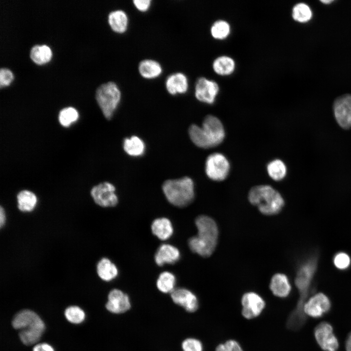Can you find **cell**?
Wrapping results in <instances>:
<instances>
[{
    "label": "cell",
    "mask_w": 351,
    "mask_h": 351,
    "mask_svg": "<svg viewBox=\"0 0 351 351\" xmlns=\"http://www.w3.org/2000/svg\"><path fill=\"white\" fill-rule=\"evenodd\" d=\"M315 258H311L302 264L298 269L295 278V285L299 293L296 308L287 320V327L293 331L302 328L306 321L304 306L307 301L312 280L316 269Z\"/></svg>",
    "instance_id": "6da1fadb"
},
{
    "label": "cell",
    "mask_w": 351,
    "mask_h": 351,
    "mask_svg": "<svg viewBox=\"0 0 351 351\" xmlns=\"http://www.w3.org/2000/svg\"><path fill=\"white\" fill-rule=\"evenodd\" d=\"M196 235L188 240L190 250L199 255L207 257L214 252L218 238V229L215 221L205 215L198 216L195 220Z\"/></svg>",
    "instance_id": "7a4b0ae2"
},
{
    "label": "cell",
    "mask_w": 351,
    "mask_h": 351,
    "mask_svg": "<svg viewBox=\"0 0 351 351\" xmlns=\"http://www.w3.org/2000/svg\"><path fill=\"white\" fill-rule=\"evenodd\" d=\"M188 132L192 142L197 147L205 149L217 146L225 137V131L221 122L212 115L205 117L201 127L191 125Z\"/></svg>",
    "instance_id": "3957f363"
},
{
    "label": "cell",
    "mask_w": 351,
    "mask_h": 351,
    "mask_svg": "<svg viewBox=\"0 0 351 351\" xmlns=\"http://www.w3.org/2000/svg\"><path fill=\"white\" fill-rule=\"evenodd\" d=\"M12 326L20 331L19 337L26 345L37 343L45 329L43 322L33 311L23 310L17 313L12 320Z\"/></svg>",
    "instance_id": "277c9868"
},
{
    "label": "cell",
    "mask_w": 351,
    "mask_h": 351,
    "mask_svg": "<svg viewBox=\"0 0 351 351\" xmlns=\"http://www.w3.org/2000/svg\"><path fill=\"white\" fill-rule=\"evenodd\" d=\"M250 202L257 207L265 215H272L278 214L284 206V200L280 194L269 185H258L249 191Z\"/></svg>",
    "instance_id": "5b68a950"
},
{
    "label": "cell",
    "mask_w": 351,
    "mask_h": 351,
    "mask_svg": "<svg viewBox=\"0 0 351 351\" xmlns=\"http://www.w3.org/2000/svg\"><path fill=\"white\" fill-rule=\"evenodd\" d=\"M162 190L168 201L176 207H186L195 198L194 182L187 176L165 181Z\"/></svg>",
    "instance_id": "8992f818"
},
{
    "label": "cell",
    "mask_w": 351,
    "mask_h": 351,
    "mask_svg": "<svg viewBox=\"0 0 351 351\" xmlns=\"http://www.w3.org/2000/svg\"><path fill=\"white\" fill-rule=\"evenodd\" d=\"M121 92L117 85L109 81L99 86L96 92V99L104 115L110 119L121 99Z\"/></svg>",
    "instance_id": "52a82bcc"
},
{
    "label": "cell",
    "mask_w": 351,
    "mask_h": 351,
    "mask_svg": "<svg viewBox=\"0 0 351 351\" xmlns=\"http://www.w3.org/2000/svg\"><path fill=\"white\" fill-rule=\"evenodd\" d=\"M230 163L222 154L215 153L209 156L205 163V172L211 179L222 181L228 176Z\"/></svg>",
    "instance_id": "ba28073f"
},
{
    "label": "cell",
    "mask_w": 351,
    "mask_h": 351,
    "mask_svg": "<svg viewBox=\"0 0 351 351\" xmlns=\"http://www.w3.org/2000/svg\"><path fill=\"white\" fill-rule=\"evenodd\" d=\"M332 109L335 119L342 129H351V94H345L337 97Z\"/></svg>",
    "instance_id": "9c48e42d"
},
{
    "label": "cell",
    "mask_w": 351,
    "mask_h": 351,
    "mask_svg": "<svg viewBox=\"0 0 351 351\" xmlns=\"http://www.w3.org/2000/svg\"><path fill=\"white\" fill-rule=\"evenodd\" d=\"M242 316L252 319L259 316L266 306L264 299L257 293L248 292L244 293L241 299Z\"/></svg>",
    "instance_id": "30bf717a"
},
{
    "label": "cell",
    "mask_w": 351,
    "mask_h": 351,
    "mask_svg": "<svg viewBox=\"0 0 351 351\" xmlns=\"http://www.w3.org/2000/svg\"><path fill=\"white\" fill-rule=\"evenodd\" d=\"M115 187L111 183L104 182L94 186L90 194L95 202L103 207L115 206L118 198L115 193Z\"/></svg>",
    "instance_id": "8fae6325"
},
{
    "label": "cell",
    "mask_w": 351,
    "mask_h": 351,
    "mask_svg": "<svg viewBox=\"0 0 351 351\" xmlns=\"http://www.w3.org/2000/svg\"><path fill=\"white\" fill-rule=\"evenodd\" d=\"M195 90V97L198 101L212 104L215 101L220 87L215 80L202 77L197 79Z\"/></svg>",
    "instance_id": "7c38bea8"
},
{
    "label": "cell",
    "mask_w": 351,
    "mask_h": 351,
    "mask_svg": "<svg viewBox=\"0 0 351 351\" xmlns=\"http://www.w3.org/2000/svg\"><path fill=\"white\" fill-rule=\"evenodd\" d=\"M314 337L320 347L324 351H336L339 347L332 327L328 322L319 323L315 328Z\"/></svg>",
    "instance_id": "4fadbf2b"
},
{
    "label": "cell",
    "mask_w": 351,
    "mask_h": 351,
    "mask_svg": "<svg viewBox=\"0 0 351 351\" xmlns=\"http://www.w3.org/2000/svg\"><path fill=\"white\" fill-rule=\"evenodd\" d=\"M331 307V302L327 296L319 292L307 300L304 306V312L306 315L318 318L329 312Z\"/></svg>",
    "instance_id": "5bb4252c"
},
{
    "label": "cell",
    "mask_w": 351,
    "mask_h": 351,
    "mask_svg": "<svg viewBox=\"0 0 351 351\" xmlns=\"http://www.w3.org/2000/svg\"><path fill=\"white\" fill-rule=\"evenodd\" d=\"M105 307L109 312L120 314L128 311L131 308V304L127 294L119 289H114L108 294Z\"/></svg>",
    "instance_id": "9a60e30c"
},
{
    "label": "cell",
    "mask_w": 351,
    "mask_h": 351,
    "mask_svg": "<svg viewBox=\"0 0 351 351\" xmlns=\"http://www.w3.org/2000/svg\"><path fill=\"white\" fill-rule=\"evenodd\" d=\"M171 297L175 304L183 307L188 312H195L198 308L197 297L187 289L176 288L171 293Z\"/></svg>",
    "instance_id": "2e32d148"
},
{
    "label": "cell",
    "mask_w": 351,
    "mask_h": 351,
    "mask_svg": "<svg viewBox=\"0 0 351 351\" xmlns=\"http://www.w3.org/2000/svg\"><path fill=\"white\" fill-rule=\"evenodd\" d=\"M180 257V252L177 248L169 244H163L157 250L154 258L156 263L161 266L166 264H174Z\"/></svg>",
    "instance_id": "e0dca14e"
},
{
    "label": "cell",
    "mask_w": 351,
    "mask_h": 351,
    "mask_svg": "<svg viewBox=\"0 0 351 351\" xmlns=\"http://www.w3.org/2000/svg\"><path fill=\"white\" fill-rule=\"evenodd\" d=\"M165 86L168 93L172 95L184 94L188 90V78L182 73L173 74L167 78Z\"/></svg>",
    "instance_id": "ac0fdd59"
},
{
    "label": "cell",
    "mask_w": 351,
    "mask_h": 351,
    "mask_svg": "<svg viewBox=\"0 0 351 351\" xmlns=\"http://www.w3.org/2000/svg\"><path fill=\"white\" fill-rule=\"evenodd\" d=\"M291 289L289 280L285 274L277 273L272 277L270 283V289L275 296L285 298L290 293Z\"/></svg>",
    "instance_id": "d6986e66"
},
{
    "label": "cell",
    "mask_w": 351,
    "mask_h": 351,
    "mask_svg": "<svg viewBox=\"0 0 351 351\" xmlns=\"http://www.w3.org/2000/svg\"><path fill=\"white\" fill-rule=\"evenodd\" d=\"M235 68L234 59L228 55L219 56L214 58L212 63V69L214 73L222 77L232 75Z\"/></svg>",
    "instance_id": "ffe728a7"
},
{
    "label": "cell",
    "mask_w": 351,
    "mask_h": 351,
    "mask_svg": "<svg viewBox=\"0 0 351 351\" xmlns=\"http://www.w3.org/2000/svg\"><path fill=\"white\" fill-rule=\"evenodd\" d=\"M151 230L153 234L161 240L169 239L174 232L172 222L165 217L155 219L152 223Z\"/></svg>",
    "instance_id": "44dd1931"
},
{
    "label": "cell",
    "mask_w": 351,
    "mask_h": 351,
    "mask_svg": "<svg viewBox=\"0 0 351 351\" xmlns=\"http://www.w3.org/2000/svg\"><path fill=\"white\" fill-rule=\"evenodd\" d=\"M108 21L111 29L116 33L125 32L128 26V17L126 13L121 10L111 12L108 17Z\"/></svg>",
    "instance_id": "7402d4cb"
},
{
    "label": "cell",
    "mask_w": 351,
    "mask_h": 351,
    "mask_svg": "<svg viewBox=\"0 0 351 351\" xmlns=\"http://www.w3.org/2000/svg\"><path fill=\"white\" fill-rule=\"evenodd\" d=\"M97 272L100 279L105 281H110L114 279L118 273L116 265L106 257L101 258L98 262Z\"/></svg>",
    "instance_id": "603a6c76"
},
{
    "label": "cell",
    "mask_w": 351,
    "mask_h": 351,
    "mask_svg": "<svg viewBox=\"0 0 351 351\" xmlns=\"http://www.w3.org/2000/svg\"><path fill=\"white\" fill-rule=\"evenodd\" d=\"M138 71L143 78L152 79L159 77L162 73V69L161 65L156 60L146 59L139 63Z\"/></svg>",
    "instance_id": "cb8c5ba5"
},
{
    "label": "cell",
    "mask_w": 351,
    "mask_h": 351,
    "mask_svg": "<svg viewBox=\"0 0 351 351\" xmlns=\"http://www.w3.org/2000/svg\"><path fill=\"white\" fill-rule=\"evenodd\" d=\"M123 147L125 152L132 156H141L145 151V144L143 140L135 136L125 138L123 141Z\"/></svg>",
    "instance_id": "d4e9b609"
},
{
    "label": "cell",
    "mask_w": 351,
    "mask_h": 351,
    "mask_svg": "<svg viewBox=\"0 0 351 351\" xmlns=\"http://www.w3.org/2000/svg\"><path fill=\"white\" fill-rule=\"evenodd\" d=\"M18 208L21 212H30L35 208L37 197L35 194L29 190H22L17 195Z\"/></svg>",
    "instance_id": "484cf974"
},
{
    "label": "cell",
    "mask_w": 351,
    "mask_h": 351,
    "mask_svg": "<svg viewBox=\"0 0 351 351\" xmlns=\"http://www.w3.org/2000/svg\"><path fill=\"white\" fill-rule=\"evenodd\" d=\"M210 34L214 39L223 40L227 39L231 33V26L227 20L220 19L214 21L210 28Z\"/></svg>",
    "instance_id": "4316f807"
},
{
    "label": "cell",
    "mask_w": 351,
    "mask_h": 351,
    "mask_svg": "<svg viewBox=\"0 0 351 351\" xmlns=\"http://www.w3.org/2000/svg\"><path fill=\"white\" fill-rule=\"evenodd\" d=\"M30 57L34 62L41 64L50 60L52 51L47 45H35L30 50Z\"/></svg>",
    "instance_id": "83f0119b"
},
{
    "label": "cell",
    "mask_w": 351,
    "mask_h": 351,
    "mask_svg": "<svg viewBox=\"0 0 351 351\" xmlns=\"http://www.w3.org/2000/svg\"><path fill=\"white\" fill-rule=\"evenodd\" d=\"M176 278L175 275L169 272L161 273L156 281V287L163 293H171L175 289Z\"/></svg>",
    "instance_id": "f1b7e54d"
},
{
    "label": "cell",
    "mask_w": 351,
    "mask_h": 351,
    "mask_svg": "<svg viewBox=\"0 0 351 351\" xmlns=\"http://www.w3.org/2000/svg\"><path fill=\"white\" fill-rule=\"evenodd\" d=\"M312 13L309 6L304 2L296 3L292 7V17L294 20L300 23L309 21L312 18Z\"/></svg>",
    "instance_id": "f546056e"
},
{
    "label": "cell",
    "mask_w": 351,
    "mask_h": 351,
    "mask_svg": "<svg viewBox=\"0 0 351 351\" xmlns=\"http://www.w3.org/2000/svg\"><path fill=\"white\" fill-rule=\"evenodd\" d=\"M267 172L272 179L278 181L282 180L286 176L287 168L282 160L275 159L268 164Z\"/></svg>",
    "instance_id": "4dcf8cb0"
},
{
    "label": "cell",
    "mask_w": 351,
    "mask_h": 351,
    "mask_svg": "<svg viewBox=\"0 0 351 351\" xmlns=\"http://www.w3.org/2000/svg\"><path fill=\"white\" fill-rule=\"evenodd\" d=\"M78 118L77 110L72 107H68L61 109L58 114V120L63 127H68L75 122Z\"/></svg>",
    "instance_id": "1f68e13d"
},
{
    "label": "cell",
    "mask_w": 351,
    "mask_h": 351,
    "mask_svg": "<svg viewBox=\"0 0 351 351\" xmlns=\"http://www.w3.org/2000/svg\"><path fill=\"white\" fill-rule=\"evenodd\" d=\"M64 315L67 320L73 324L81 323L85 319V313L79 307L70 306L66 309Z\"/></svg>",
    "instance_id": "d6a6232c"
},
{
    "label": "cell",
    "mask_w": 351,
    "mask_h": 351,
    "mask_svg": "<svg viewBox=\"0 0 351 351\" xmlns=\"http://www.w3.org/2000/svg\"><path fill=\"white\" fill-rule=\"evenodd\" d=\"M183 351H203L202 343L195 338H188L181 344Z\"/></svg>",
    "instance_id": "836d02e7"
},
{
    "label": "cell",
    "mask_w": 351,
    "mask_h": 351,
    "mask_svg": "<svg viewBox=\"0 0 351 351\" xmlns=\"http://www.w3.org/2000/svg\"><path fill=\"white\" fill-rule=\"evenodd\" d=\"M351 260L349 255L343 252L335 254L333 258V263L336 268L344 270L347 269L351 265Z\"/></svg>",
    "instance_id": "e575fe53"
},
{
    "label": "cell",
    "mask_w": 351,
    "mask_h": 351,
    "mask_svg": "<svg viewBox=\"0 0 351 351\" xmlns=\"http://www.w3.org/2000/svg\"><path fill=\"white\" fill-rule=\"evenodd\" d=\"M215 351H244L240 344L235 340L229 339L218 344Z\"/></svg>",
    "instance_id": "d590c367"
},
{
    "label": "cell",
    "mask_w": 351,
    "mask_h": 351,
    "mask_svg": "<svg viewBox=\"0 0 351 351\" xmlns=\"http://www.w3.org/2000/svg\"><path fill=\"white\" fill-rule=\"evenodd\" d=\"M13 75L12 72L6 68L0 69V87L8 85L12 80Z\"/></svg>",
    "instance_id": "8d00e7d4"
},
{
    "label": "cell",
    "mask_w": 351,
    "mask_h": 351,
    "mask_svg": "<svg viewBox=\"0 0 351 351\" xmlns=\"http://www.w3.org/2000/svg\"><path fill=\"white\" fill-rule=\"evenodd\" d=\"M133 2L137 10L141 12H145L149 9L152 1L151 0H134Z\"/></svg>",
    "instance_id": "74e56055"
},
{
    "label": "cell",
    "mask_w": 351,
    "mask_h": 351,
    "mask_svg": "<svg viewBox=\"0 0 351 351\" xmlns=\"http://www.w3.org/2000/svg\"><path fill=\"white\" fill-rule=\"evenodd\" d=\"M33 351H54V349L47 343H42L35 345Z\"/></svg>",
    "instance_id": "f35d334b"
},
{
    "label": "cell",
    "mask_w": 351,
    "mask_h": 351,
    "mask_svg": "<svg viewBox=\"0 0 351 351\" xmlns=\"http://www.w3.org/2000/svg\"><path fill=\"white\" fill-rule=\"evenodd\" d=\"M6 222V214L4 208L1 206L0 207V226L3 227Z\"/></svg>",
    "instance_id": "ab89813d"
},
{
    "label": "cell",
    "mask_w": 351,
    "mask_h": 351,
    "mask_svg": "<svg viewBox=\"0 0 351 351\" xmlns=\"http://www.w3.org/2000/svg\"><path fill=\"white\" fill-rule=\"evenodd\" d=\"M346 351H351V332L349 334L346 341Z\"/></svg>",
    "instance_id": "60d3db41"
},
{
    "label": "cell",
    "mask_w": 351,
    "mask_h": 351,
    "mask_svg": "<svg viewBox=\"0 0 351 351\" xmlns=\"http://www.w3.org/2000/svg\"><path fill=\"white\" fill-rule=\"evenodd\" d=\"M333 1H334V0H320V2H321L322 3L325 4H330L331 3H332V2H333Z\"/></svg>",
    "instance_id": "b9f144b4"
}]
</instances>
